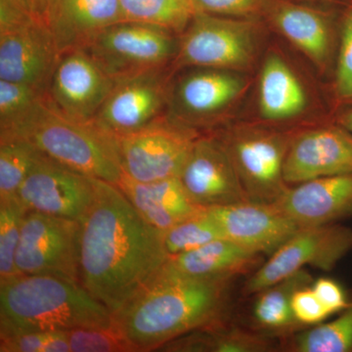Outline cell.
Masks as SVG:
<instances>
[{
    "label": "cell",
    "mask_w": 352,
    "mask_h": 352,
    "mask_svg": "<svg viewBox=\"0 0 352 352\" xmlns=\"http://www.w3.org/2000/svg\"><path fill=\"white\" fill-rule=\"evenodd\" d=\"M60 57L52 30L38 16L0 29V80L45 94Z\"/></svg>",
    "instance_id": "cell-13"
},
{
    "label": "cell",
    "mask_w": 352,
    "mask_h": 352,
    "mask_svg": "<svg viewBox=\"0 0 352 352\" xmlns=\"http://www.w3.org/2000/svg\"><path fill=\"white\" fill-rule=\"evenodd\" d=\"M219 238H224L223 234L208 208L163 233L164 249L170 256L193 251Z\"/></svg>",
    "instance_id": "cell-30"
},
{
    "label": "cell",
    "mask_w": 352,
    "mask_h": 352,
    "mask_svg": "<svg viewBox=\"0 0 352 352\" xmlns=\"http://www.w3.org/2000/svg\"><path fill=\"white\" fill-rule=\"evenodd\" d=\"M171 80L166 116L200 131L219 124L248 88L239 73L191 68Z\"/></svg>",
    "instance_id": "cell-11"
},
{
    "label": "cell",
    "mask_w": 352,
    "mask_h": 352,
    "mask_svg": "<svg viewBox=\"0 0 352 352\" xmlns=\"http://www.w3.org/2000/svg\"><path fill=\"white\" fill-rule=\"evenodd\" d=\"M307 107V91L298 76L281 55L270 53L259 76L261 119L270 124L291 122L302 116Z\"/></svg>",
    "instance_id": "cell-23"
},
{
    "label": "cell",
    "mask_w": 352,
    "mask_h": 352,
    "mask_svg": "<svg viewBox=\"0 0 352 352\" xmlns=\"http://www.w3.org/2000/svg\"><path fill=\"white\" fill-rule=\"evenodd\" d=\"M292 307L296 320L305 328L318 325L332 315L322 305L311 286L296 292L292 300Z\"/></svg>",
    "instance_id": "cell-37"
},
{
    "label": "cell",
    "mask_w": 352,
    "mask_h": 352,
    "mask_svg": "<svg viewBox=\"0 0 352 352\" xmlns=\"http://www.w3.org/2000/svg\"><path fill=\"white\" fill-rule=\"evenodd\" d=\"M333 122L344 127L352 133V106L340 109V112L335 116Z\"/></svg>",
    "instance_id": "cell-40"
},
{
    "label": "cell",
    "mask_w": 352,
    "mask_h": 352,
    "mask_svg": "<svg viewBox=\"0 0 352 352\" xmlns=\"http://www.w3.org/2000/svg\"><path fill=\"white\" fill-rule=\"evenodd\" d=\"M194 12L263 20L270 0H190Z\"/></svg>",
    "instance_id": "cell-36"
},
{
    "label": "cell",
    "mask_w": 352,
    "mask_h": 352,
    "mask_svg": "<svg viewBox=\"0 0 352 352\" xmlns=\"http://www.w3.org/2000/svg\"><path fill=\"white\" fill-rule=\"evenodd\" d=\"M175 75L168 65L115 82L94 122L118 138L164 117Z\"/></svg>",
    "instance_id": "cell-12"
},
{
    "label": "cell",
    "mask_w": 352,
    "mask_h": 352,
    "mask_svg": "<svg viewBox=\"0 0 352 352\" xmlns=\"http://www.w3.org/2000/svg\"><path fill=\"white\" fill-rule=\"evenodd\" d=\"M314 282L305 268L256 293L252 310V328L281 340L307 329L296 320L292 300L298 289L311 286Z\"/></svg>",
    "instance_id": "cell-26"
},
{
    "label": "cell",
    "mask_w": 352,
    "mask_h": 352,
    "mask_svg": "<svg viewBox=\"0 0 352 352\" xmlns=\"http://www.w3.org/2000/svg\"><path fill=\"white\" fill-rule=\"evenodd\" d=\"M226 239L272 254L300 229L272 204L245 201L208 208Z\"/></svg>",
    "instance_id": "cell-19"
},
{
    "label": "cell",
    "mask_w": 352,
    "mask_h": 352,
    "mask_svg": "<svg viewBox=\"0 0 352 352\" xmlns=\"http://www.w3.org/2000/svg\"><path fill=\"white\" fill-rule=\"evenodd\" d=\"M351 252V227L337 222L300 228L248 278L243 295L254 296L307 266L333 270Z\"/></svg>",
    "instance_id": "cell-9"
},
{
    "label": "cell",
    "mask_w": 352,
    "mask_h": 352,
    "mask_svg": "<svg viewBox=\"0 0 352 352\" xmlns=\"http://www.w3.org/2000/svg\"><path fill=\"white\" fill-rule=\"evenodd\" d=\"M179 36L160 25L120 21L99 32L83 50L118 82L173 64Z\"/></svg>",
    "instance_id": "cell-6"
},
{
    "label": "cell",
    "mask_w": 352,
    "mask_h": 352,
    "mask_svg": "<svg viewBox=\"0 0 352 352\" xmlns=\"http://www.w3.org/2000/svg\"><path fill=\"white\" fill-rule=\"evenodd\" d=\"M31 143L44 156L83 175L118 185L122 175L117 139L95 122L69 119L45 95L27 116L0 138Z\"/></svg>",
    "instance_id": "cell-4"
},
{
    "label": "cell",
    "mask_w": 352,
    "mask_h": 352,
    "mask_svg": "<svg viewBox=\"0 0 352 352\" xmlns=\"http://www.w3.org/2000/svg\"><path fill=\"white\" fill-rule=\"evenodd\" d=\"M176 352H273L281 351V339L259 332L228 325L226 320L185 333L160 347Z\"/></svg>",
    "instance_id": "cell-25"
},
{
    "label": "cell",
    "mask_w": 352,
    "mask_h": 352,
    "mask_svg": "<svg viewBox=\"0 0 352 352\" xmlns=\"http://www.w3.org/2000/svg\"><path fill=\"white\" fill-rule=\"evenodd\" d=\"M27 212L17 195L0 198V282L19 275L16 252Z\"/></svg>",
    "instance_id": "cell-31"
},
{
    "label": "cell",
    "mask_w": 352,
    "mask_h": 352,
    "mask_svg": "<svg viewBox=\"0 0 352 352\" xmlns=\"http://www.w3.org/2000/svg\"><path fill=\"white\" fill-rule=\"evenodd\" d=\"M71 352H138L117 325L65 331Z\"/></svg>",
    "instance_id": "cell-34"
},
{
    "label": "cell",
    "mask_w": 352,
    "mask_h": 352,
    "mask_svg": "<svg viewBox=\"0 0 352 352\" xmlns=\"http://www.w3.org/2000/svg\"><path fill=\"white\" fill-rule=\"evenodd\" d=\"M118 186L141 217L162 232L206 210L191 200L179 177L138 182L122 173Z\"/></svg>",
    "instance_id": "cell-22"
},
{
    "label": "cell",
    "mask_w": 352,
    "mask_h": 352,
    "mask_svg": "<svg viewBox=\"0 0 352 352\" xmlns=\"http://www.w3.org/2000/svg\"><path fill=\"white\" fill-rule=\"evenodd\" d=\"M263 20L325 73L331 68L339 39L333 11L295 0H270Z\"/></svg>",
    "instance_id": "cell-18"
},
{
    "label": "cell",
    "mask_w": 352,
    "mask_h": 352,
    "mask_svg": "<svg viewBox=\"0 0 352 352\" xmlns=\"http://www.w3.org/2000/svg\"><path fill=\"white\" fill-rule=\"evenodd\" d=\"M344 6H352V0H344Z\"/></svg>",
    "instance_id": "cell-42"
},
{
    "label": "cell",
    "mask_w": 352,
    "mask_h": 352,
    "mask_svg": "<svg viewBox=\"0 0 352 352\" xmlns=\"http://www.w3.org/2000/svg\"><path fill=\"white\" fill-rule=\"evenodd\" d=\"M263 254L226 238L168 256L161 274L188 279H235L263 264Z\"/></svg>",
    "instance_id": "cell-21"
},
{
    "label": "cell",
    "mask_w": 352,
    "mask_h": 352,
    "mask_svg": "<svg viewBox=\"0 0 352 352\" xmlns=\"http://www.w3.org/2000/svg\"><path fill=\"white\" fill-rule=\"evenodd\" d=\"M295 1L303 2V3L314 4V3H329V2H332L333 0H295Z\"/></svg>",
    "instance_id": "cell-41"
},
{
    "label": "cell",
    "mask_w": 352,
    "mask_h": 352,
    "mask_svg": "<svg viewBox=\"0 0 352 352\" xmlns=\"http://www.w3.org/2000/svg\"><path fill=\"white\" fill-rule=\"evenodd\" d=\"M0 352H71L65 332L0 333Z\"/></svg>",
    "instance_id": "cell-35"
},
{
    "label": "cell",
    "mask_w": 352,
    "mask_h": 352,
    "mask_svg": "<svg viewBox=\"0 0 352 352\" xmlns=\"http://www.w3.org/2000/svg\"><path fill=\"white\" fill-rule=\"evenodd\" d=\"M113 80L83 50L62 53L45 97L69 119L94 122Z\"/></svg>",
    "instance_id": "cell-16"
},
{
    "label": "cell",
    "mask_w": 352,
    "mask_h": 352,
    "mask_svg": "<svg viewBox=\"0 0 352 352\" xmlns=\"http://www.w3.org/2000/svg\"><path fill=\"white\" fill-rule=\"evenodd\" d=\"M43 156L24 139L0 138V198L17 195L21 185Z\"/></svg>",
    "instance_id": "cell-29"
},
{
    "label": "cell",
    "mask_w": 352,
    "mask_h": 352,
    "mask_svg": "<svg viewBox=\"0 0 352 352\" xmlns=\"http://www.w3.org/2000/svg\"><path fill=\"white\" fill-rule=\"evenodd\" d=\"M352 173V133L337 122L296 131L284 166L289 186Z\"/></svg>",
    "instance_id": "cell-17"
},
{
    "label": "cell",
    "mask_w": 352,
    "mask_h": 352,
    "mask_svg": "<svg viewBox=\"0 0 352 352\" xmlns=\"http://www.w3.org/2000/svg\"><path fill=\"white\" fill-rule=\"evenodd\" d=\"M32 11L50 27L51 19L61 0H27Z\"/></svg>",
    "instance_id": "cell-39"
},
{
    "label": "cell",
    "mask_w": 352,
    "mask_h": 352,
    "mask_svg": "<svg viewBox=\"0 0 352 352\" xmlns=\"http://www.w3.org/2000/svg\"><path fill=\"white\" fill-rule=\"evenodd\" d=\"M44 95L24 83L0 80V132L24 119Z\"/></svg>",
    "instance_id": "cell-33"
},
{
    "label": "cell",
    "mask_w": 352,
    "mask_h": 352,
    "mask_svg": "<svg viewBox=\"0 0 352 352\" xmlns=\"http://www.w3.org/2000/svg\"><path fill=\"white\" fill-rule=\"evenodd\" d=\"M191 200L204 208L250 201L232 157L217 135L197 139L179 175Z\"/></svg>",
    "instance_id": "cell-15"
},
{
    "label": "cell",
    "mask_w": 352,
    "mask_h": 352,
    "mask_svg": "<svg viewBox=\"0 0 352 352\" xmlns=\"http://www.w3.org/2000/svg\"><path fill=\"white\" fill-rule=\"evenodd\" d=\"M201 135L166 115L138 131L118 136L122 173L138 182L179 177Z\"/></svg>",
    "instance_id": "cell-8"
},
{
    "label": "cell",
    "mask_w": 352,
    "mask_h": 352,
    "mask_svg": "<svg viewBox=\"0 0 352 352\" xmlns=\"http://www.w3.org/2000/svg\"><path fill=\"white\" fill-rule=\"evenodd\" d=\"M80 221L29 210L23 219L16 267L19 274L52 275L80 283Z\"/></svg>",
    "instance_id": "cell-10"
},
{
    "label": "cell",
    "mask_w": 352,
    "mask_h": 352,
    "mask_svg": "<svg viewBox=\"0 0 352 352\" xmlns=\"http://www.w3.org/2000/svg\"><path fill=\"white\" fill-rule=\"evenodd\" d=\"M281 351L352 352V295L349 305L332 321L322 322L282 339Z\"/></svg>",
    "instance_id": "cell-27"
},
{
    "label": "cell",
    "mask_w": 352,
    "mask_h": 352,
    "mask_svg": "<svg viewBox=\"0 0 352 352\" xmlns=\"http://www.w3.org/2000/svg\"><path fill=\"white\" fill-rule=\"evenodd\" d=\"M261 19L195 13L179 36L175 73L186 68H212L240 73L252 68L258 56Z\"/></svg>",
    "instance_id": "cell-5"
},
{
    "label": "cell",
    "mask_w": 352,
    "mask_h": 352,
    "mask_svg": "<svg viewBox=\"0 0 352 352\" xmlns=\"http://www.w3.org/2000/svg\"><path fill=\"white\" fill-rule=\"evenodd\" d=\"M94 182V201L80 220V283L115 315L156 281L170 256L164 232L118 185Z\"/></svg>",
    "instance_id": "cell-1"
},
{
    "label": "cell",
    "mask_w": 352,
    "mask_h": 352,
    "mask_svg": "<svg viewBox=\"0 0 352 352\" xmlns=\"http://www.w3.org/2000/svg\"><path fill=\"white\" fill-rule=\"evenodd\" d=\"M272 205L300 228L337 223L352 215V173L289 186Z\"/></svg>",
    "instance_id": "cell-20"
},
{
    "label": "cell",
    "mask_w": 352,
    "mask_h": 352,
    "mask_svg": "<svg viewBox=\"0 0 352 352\" xmlns=\"http://www.w3.org/2000/svg\"><path fill=\"white\" fill-rule=\"evenodd\" d=\"M295 133L248 124H235L219 135L250 201L271 205L286 193L285 160Z\"/></svg>",
    "instance_id": "cell-7"
},
{
    "label": "cell",
    "mask_w": 352,
    "mask_h": 352,
    "mask_svg": "<svg viewBox=\"0 0 352 352\" xmlns=\"http://www.w3.org/2000/svg\"><path fill=\"white\" fill-rule=\"evenodd\" d=\"M232 281L161 274L113 315L116 325L138 352L159 351L185 333L226 320Z\"/></svg>",
    "instance_id": "cell-2"
},
{
    "label": "cell",
    "mask_w": 352,
    "mask_h": 352,
    "mask_svg": "<svg viewBox=\"0 0 352 352\" xmlns=\"http://www.w3.org/2000/svg\"><path fill=\"white\" fill-rule=\"evenodd\" d=\"M95 178L43 156L18 190L28 212L80 221L95 195Z\"/></svg>",
    "instance_id": "cell-14"
},
{
    "label": "cell",
    "mask_w": 352,
    "mask_h": 352,
    "mask_svg": "<svg viewBox=\"0 0 352 352\" xmlns=\"http://www.w3.org/2000/svg\"><path fill=\"white\" fill-rule=\"evenodd\" d=\"M120 21L166 28L182 34L195 15L190 0H120Z\"/></svg>",
    "instance_id": "cell-28"
},
{
    "label": "cell",
    "mask_w": 352,
    "mask_h": 352,
    "mask_svg": "<svg viewBox=\"0 0 352 352\" xmlns=\"http://www.w3.org/2000/svg\"><path fill=\"white\" fill-rule=\"evenodd\" d=\"M120 21V0H61L50 22L60 52L83 50Z\"/></svg>",
    "instance_id": "cell-24"
},
{
    "label": "cell",
    "mask_w": 352,
    "mask_h": 352,
    "mask_svg": "<svg viewBox=\"0 0 352 352\" xmlns=\"http://www.w3.org/2000/svg\"><path fill=\"white\" fill-rule=\"evenodd\" d=\"M339 25L333 94L338 107L342 109L352 106V6H344Z\"/></svg>",
    "instance_id": "cell-32"
},
{
    "label": "cell",
    "mask_w": 352,
    "mask_h": 352,
    "mask_svg": "<svg viewBox=\"0 0 352 352\" xmlns=\"http://www.w3.org/2000/svg\"><path fill=\"white\" fill-rule=\"evenodd\" d=\"M115 317L82 284L52 275L0 282V333L111 328Z\"/></svg>",
    "instance_id": "cell-3"
},
{
    "label": "cell",
    "mask_w": 352,
    "mask_h": 352,
    "mask_svg": "<svg viewBox=\"0 0 352 352\" xmlns=\"http://www.w3.org/2000/svg\"><path fill=\"white\" fill-rule=\"evenodd\" d=\"M314 293L318 296L322 305L327 308L331 314L342 311L349 305V298L342 286L330 278H320L311 285Z\"/></svg>",
    "instance_id": "cell-38"
}]
</instances>
